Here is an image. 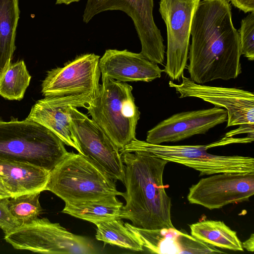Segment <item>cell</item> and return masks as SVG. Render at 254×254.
<instances>
[{
	"label": "cell",
	"mask_w": 254,
	"mask_h": 254,
	"mask_svg": "<svg viewBox=\"0 0 254 254\" xmlns=\"http://www.w3.org/2000/svg\"><path fill=\"white\" fill-rule=\"evenodd\" d=\"M153 6L154 0H87L83 21L87 23L96 15L108 10L124 11L133 21L141 43L140 53L150 61L162 64L165 46L154 22Z\"/></svg>",
	"instance_id": "ba28073f"
},
{
	"label": "cell",
	"mask_w": 254,
	"mask_h": 254,
	"mask_svg": "<svg viewBox=\"0 0 254 254\" xmlns=\"http://www.w3.org/2000/svg\"><path fill=\"white\" fill-rule=\"evenodd\" d=\"M64 143L35 121L0 117V158L33 164L51 172L67 155Z\"/></svg>",
	"instance_id": "3957f363"
},
{
	"label": "cell",
	"mask_w": 254,
	"mask_h": 254,
	"mask_svg": "<svg viewBox=\"0 0 254 254\" xmlns=\"http://www.w3.org/2000/svg\"><path fill=\"white\" fill-rule=\"evenodd\" d=\"M40 193L25 194L8 199V208L21 225L38 218L42 212L39 202Z\"/></svg>",
	"instance_id": "cb8c5ba5"
},
{
	"label": "cell",
	"mask_w": 254,
	"mask_h": 254,
	"mask_svg": "<svg viewBox=\"0 0 254 254\" xmlns=\"http://www.w3.org/2000/svg\"><path fill=\"white\" fill-rule=\"evenodd\" d=\"M227 121V111L216 106L177 113L148 130L146 141L153 144L180 141L196 134H204Z\"/></svg>",
	"instance_id": "5bb4252c"
},
{
	"label": "cell",
	"mask_w": 254,
	"mask_h": 254,
	"mask_svg": "<svg viewBox=\"0 0 254 254\" xmlns=\"http://www.w3.org/2000/svg\"><path fill=\"white\" fill-rule=\"evenodd\" d=\"M125 164L126 200L122 219L133 226L146 229L174 228L171 216V199L163 182L168 161L148 152H120Z\"/></svg>",
	"instance_id": "7a4b0ae2"
},
{
	"label": "cell",
	"mask_w": 254,
	"mask_h": 254,
	"mask_svg": "<svg viewBox=\"0 0 254 254\" xmlns=\"http://www.w3.org/2000/svg\"><path fill=\"white\" fill-rule=\"evenodd\" d=\"M116 196L65 202L62 212L95 224L112 219L121 218L123 203Z\"/></svg>",
	"instance_id": "ac0fdd59"
},
{
	"label": "cell",
	"mask_w": 254,
	"mask_h": 254,
	"mask_svg": "<svg viewBox=\"0 0 254 254\" xmlns=\"http://www.w3.org/2000/svg\"><path fill=\"white\" fill-rule=\"evenodd\" d=\"M95 225L97 226L95 237L104 242V245H116L136 252L143 250L141 241L125 225L121 218L101 221Z\"/></svg>",
	"instance_id": "7402d4cb"
},
{
	"label": "cell",
	"mask_w": 254,
	"mask_h": 254,
	"mask_svg": "<svg viewBox=\"0 0 254 254\" xmlns=\"http://www.w3.org/2000/svg\"><path fill=\"white\" fill-rule=\"evenodd\" d=\"M100 57L93 53L77 56L63 67L47 71L41 84L45 97L86 94L95 98L99 91Z\"/></svg>",
	"instance_id": "8fae6325"
},
{
	"label": "cell",
	"mask_w": 254,
	"mask_h": 254,
	"mask_svg": "<svg viewBox=\"0 0 254 254\" xmlns=\"http://www.w3.org/2000/svg\"><path fill=\"white\" fill-rule=\"evenodd\" d=\"M191 235L203 242L220 248L243 252L237 232L223 221L204 220L190 226Z\"/></svg>",
	"instance_id": "ffe728a7"
},
{
	"label": "cell",
	"mask_w": 254,
	"mask_h": 254,
	"mask_svg": "<svg viewBox=\"0 0 254 254\" xmlns=\"http://www.w3.org/2000/svg\"><path fill=\"white\" fill-rule=\"evenodd\" d=\"M115 182L86 157L71 152L50 172L46 190L75 202L121 195Z\"/></svg>",
	"instance_id": "5b68a950"
},
{
	"label": "cell",
	"mask_w": 254,
	"mask_h": 254,
	"mask_svg": "<svg viewBox=\"0 0 254 254\" xmlns=\"http://www.w3.org/2000/svg\"><path fill=\"white\" fill-rule=\"evenodd\" d=\"M102 78L118 81L150 82L160 78L163 69L140 53L108 49L99 60Z\"/></svg>",
	"instance_id": "2e32d148"
},
{
	"label": "cell",
	"mask_w": 254,
	"mask_h": 254,
	"mask_svg": "<svg viewBox=\"0 0 254 254\" xmlns=\"http://www.w3.org/2000/svg\"><path fill=\"white\" fill-rule=\"evenodd\" d=\"M14 249L42 254H91L95 253L86 238L68 231L46 218L21 224L4 237Z\"/></svg>",
	"instance_id": "52a82bcc"
},
{
	"label": "cell",
	"mask_w": 254,
	"mask_h": 254,
	"mask_svg": "<svg viewBox=\"0 0 254 254\" xmlns=\"http://www.w3.org/2000/svg\"><path fill=\"white\" fill-rule=\"evenodd\" d=\"M125 225L141 241L149 252L157 254H182L179 241L182 231L174 228L146 229L128 223Z\"/></svg>",
	"instance_id": "44dd1931"
},
{
	"label": "cell",
	"mask_w": 254,
	"mask_h": 254,
	"mask_svg": "<svg viewBox=\"0 0 254 254\" xmlns=\"http://www.w3.org/2000/svg\"><path fill=\"white\" fill-rule=\"evenodd\" d=\"M242 55L248 60H254V12L250 13L241 21L238 31Z\"/></svg>",
	"instance_id": "d4e9b609"
},
{
	"label": "cell",
	"mask_w": 254,
	"mask_h": 254,
	"mask_svg": "<svg viewBox=\"0 0 254 254\" xmlns=\"http://www.w3.org/2000/svg\"><path fill=\"white\" fill-rule=\"evenodd\" d=\"M182 254L222 253L214 246L205 243L182 231L179 237Z\"/></svg>",
	"instance_id": "484cf974"
},
{
	"label": "cell",
	"mask_w": 254,
	"mask_h": 254,
	"mask_svg": "<svg viewBox=\"0 0 254 254\" xmlns=\"http://www.w3.org/2000/svg\"><path fill=\"white\" fill-rule=\"evenodd\" d=\"M70 127L80 153L113 180L124 183L125 165L119 149L100 127L73 107L71 109Z\"/></svg>",
	"instance_id": "30bf717a"
},
{
	"label": "cell",
	"mask_w": 254,
	"mask_h": 254,
	"mask_svg": "<svg viewBox=\"0 0 254 254\" xmlns=\"http://www.w3.org/2000/svg\"><path fill=\"white\" fill-rule=\"evenodd\" d=\"M243 249H246L248 251L253 252L254 251V235L252 234L250 237L242 243Z\"/></svg>",
	"instance_id": "f546056e"
},
{
	"label": "cell",
	"mask_w": 254,
	"mask_h": 254,
	"mask_svg": "<svg viewBox=\"0 0 254 254\" xmlns=\"http://www.w3.org/2000/svg\"><path fill=\"white\" fill-rule=\"evenodd\" d=\"M31 77L24 61L11 63L0 76V95L9 100H22Z\"/></svg>",
	"instance_id": "603a6c76"
},
{
	"label": "cell",
	"mask_w": 254,
	"mask_h": 254,
	"mask_svg": "<svg viewBox=\"0 0 254 254\" xmlns=\"http://www.w3.org/2000/svg\"><path fill=\"white\" fill-rule=\"evenodd\" d=\"M180 84L170 81L179 98L195 97L223 108L227 112L226 127L234 126L254 125V95L237 88L216 87L196 83L183 74Z\"/></svg>",
	"instance_id": "7c38bea8"
},
{
	"label": "cell",
	"mask_w": 254,
	"mask_h": 254,
	"mask_svg": "<svg viewBox=\"0 0 254 254\" xmlns=\"http://www.w3.org/2000/svg\"><path fill=\"white\" fill-rule=\"evenodd\" d=\"M213 146L214 143L206 145L153 144L135 138L120 152H148L168 162L191 168L199 171L200 176L223 173L254 172L253 157L219 155L208 153L207 149Z\"/></svg>",
	"instance_id": "8992f818"
},
{
	"label": "cell",
	"mask_w": 254,
	"mask_h": 254,
	"mask_svg": "<svg viewBox=\"0 0 254 254\" xmlns=\"http://www.w3.org/2000/svg\"><path fill=\"white\" fill-rule=\"evenodd\" d=\"M80 0H56V4H65L68 5L73 2H78Z\"/></svg>",
	"instance_id": "4dcf8cb0"
},
{
	"label": "cell",
	"mask_w": 254,
	"mask_h": 254,
	"mask_svg": "<svg viewBox=\"0 0 254 254\" xmlns=\"http://www.w3.org/2000/svg\"><path fill=\"white\" fill-rule=\"evenodd\" d=\"M11 197V194L7 190L2 178L0 175V200L5 198H9Z\"/></svg>",
	"instance_id": "f1b7e54d"
},
{
	"label": "cell",
	"mask_w": 254,
	"mask_h": 254,
	"mask_svg": "<svg viewBox=\"0 0 254 254\" xmlns=\"http://www.w3.org/2000/svg\"><path fill=\"white\" fill-rule=\"evenodd\" d=\"M86 94L63 96H47L37 101L26 119L44 126L55 133L64 144L80 150L73 140L70 121L72 107L86 108L93 99Z\"/></svg>",
	"instance_id": "9a60e30c"
},
{
	"label": "cell",
	"mask_w": 254,
	"mask_h": 254,
	"mask_svg": "<svg viewBox=\"0 0 254 254\" xmlns=\"http://www.w3.org/2000/svg\"><path fill=\"white\" fill-rule=\"evenodd\" d=\"M236 8L246 13L254 12V0H229Z\"/></svg>",
	"instance_id": "83f0119b"
},
{
	"label": "cell",
	"mask_w": 254,
	"mask_h": 254,
	"mask_svg": "<svg viewBox=\"0 0 254 254\" xmlns=\"http://www.w3.org/2000/svg\"><path fill=\"white\" fill-rule=\"evenodd\" d=\"M20 13L19 0H0V76L12 63Z\"/></svg>",
	"instance_id": "d6986e66"
},
{
	"label": "cell",
	"mask_w": 254,
	"mask_h": 254,
	"mask_svg": "<svg viewBox=\"0 0 254 254\" xmlns=\"http://www.w3.org/2000/svg\"><path fill=\"white\" fill-rule=\"evenodd\" d=\"M186 67L190 79L204 84L237 78L242 72L239 34L229 0H202L192 18Z\"/></svg>",
	"instance_id": "6da1fadb"
},
{
	"label": "cell",
	"mask_w": 254,
	"mask_h": 254,
	"mask_svg": "<svg viewBox=\"0 0 254 254\" xmlns=\"http://www.w3.org/2000/svg\"><path fill=\"white\" fill-rule=\"evenodd\" d=\"M8 199L0 200V228L5 235L21 225L20 222L12 215L8 208Z\"/></svg>",
	"instance_id": "4316f807"
},
{
	"label": "cell",
	"mask_w": 254,
	"mask_h": 254,
	"mask_svg": "<svg viewBox=\"0 0 254 254\" xmlns=\"http://www.w3.org/2000/svg\"><path fill=\"white\" fill-rule=\"evenodd\" d=\"M0 175L14 197L46 190L50 172L28 162L0 158Z\"/></svg>",
	"instance_id": "e0dca14e"
},
{
	"label": "cell",
	"mask_w": 254,
	"mask_h": 254,
	"mask_svg": "<svg viewBox=\"0 0 254 254\" xmlns=\"http://www.w3.org/2000/svg\"><path fill=\"white\" fill-rule=\"evenodd\" d=\"M200 0H160L159 11L167 30V62L163 72L180 81L187 65L191 22Z\"/></svg>",
	"instance_id": "9c48e42d"
},
{
	"label": "cell",
	"mask_w": 254,
	"mask_h": 254,
	"mask_svg": "<svg viewBox=\"0 0 254 254\" xmlns=\"http://www.w3.org/2000/svg\"><path fill=\"white\" fill-rule=\"evenodd\" d=\"M254 194V172L223 173L200 179L190 188L187 198L191 204L213 210L248 201Z\"/></svg>",
	"instance_id": "4fadbf2b"
},
{
	"label": "cell",
	"mask_w": 254,
	"mask_h": 254,
	"mask_svg": "<svg viewBox=\"0 0 254 254\" xmlns=\"http://www.w3.org/2000/svg\"><path fill=\"white\" fill-rule=\"evenodd\" d=\"M102 81L97 94L86 109L120 151L136 138L140 113L131 86L108 78H102Z\"/></svg>",
	"instance_id": "277c9868"
}]
</instances>
